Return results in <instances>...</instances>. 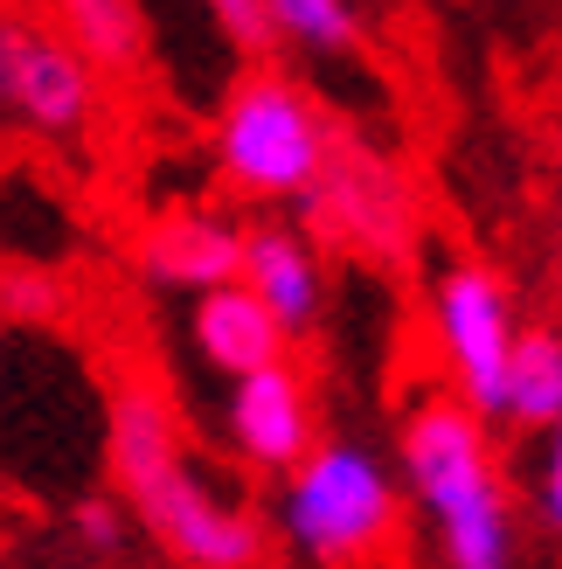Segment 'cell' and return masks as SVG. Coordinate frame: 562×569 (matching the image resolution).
<instances>
[{"label":"cell","instance_id":"cell-2","mask_svg":"<svg viewBox=\"0 0 562 569\" xmlns=\"http://www.w3.org/2000/svg\"><path fill=\"white\" fill-rule=\"evenodd\" d=\"M278 535L313 569H361L397 535V479L369 445H313L285 472Z\"/></svg>","mask_w":562,"mask_h":569},{"label":"cell","instance_id":"cell-14","mask_svg":"<svg viewBox=\"0 0 562 569\" xmlns=\"http://www.w3.org/2000/svg\"><path fill=\"white\" fill-rule=\"evenodd\" d=\"M56 21H63V36L91 56L98 70H132L139 42H147L132 0H56Z\"/></svg>","mask_w":562,"mask_h":569},{"label":"cell","instance_id":"cell-13","mask_svg":"<svg viewBox=\"0 0 562 569\" xmlns=\"http://www.w3.org/2000/svg\"><path fill=\"white\" fill-rule=\"evenodd\" d=\"M508 417L514 423H562V333L555 327H521L514 368H508Z\"/></svg>","mask_w":562,"mask_h":569},{"label":"cell","instance_id":"cell-6","mask_svg":"<svg viewBox=\"0 0 562 569\" xmlns=\"http://www.w3.org/2000/svg\"><path fill=\"white\" fill-rule=\"evenodd\" d=\"M91 56L36 21H0V104L42 139H77L98 111Z\"/></svg>","mask_w":562,"mask_h":569},{"label":"cell","instance_id":"cell-11","mask_svg":"<svg viewBox=\"0 0 562 569\" xmlns=\"http://www.w3.org/2000/svg\"><path fill=\"white\" fill-rule=\"evenodd\" d=\"M188 451H181V431H174V410H167L147 382H126L104 410V466L119 479V493L139 507Z\"/></svg>","mask_w":562,"mask_h":569},{"label":"cell","instance_id":"cell-15","mask_svg":"<svg viewBox=\"0 0 562 569\" xmlns=\"http://www.w3.org/2000/svg\"><path fill=\"white\" fill-rule=\"evenodd\" d=\"M271 21L278 36H292L299 49H320V56H348L361 42V21L348 0H271Z\"/></svg>","mask_w":562,"mask_h":569},{"label":"cell","instance_id":"cell-5","mask_svg":"<svg viewBox=\"0 0 562 569\" xmlns=\"http://www.w3.org/2000/svg\"><path fill=\"white\" fill-rule=\"evenodd\" d=\"M139 528L181 569H258L264 562V521L243 500L215 493L188 459L139 500Z\"/></svg>","mask_w":562,"mask_h":569},{"label":"cell","instance_id":"cell-12","mask_svg":"<svg viewBox=\"0 0 562 569\" xmlns=\"http://www.w3.org/2000/svg\"><path fill=\"white\" fill-rule=\"evenodd\" d=\"M243 284L285 320V333H305L320 320V299H327L313 243L299 230H285V222H264V230L243 237Z\"/></svg>","mask_w":562,"mask_h":569},{"label":"cell","instance_id":"cell-16","mask_svg":"<svg viewBox=\"0 0 562 569\" xmlns=\"http://www.w3.org/2000/svg\"><path fill=\"white\" fill-rule=\"evenodd\" d=\"M132 521H139V507L119 493H91V500H77V515H70V528H77V542L91 549V556H119L126 549V535H132Z\"/></svg>","mask_w":562,"mask_h":569},{"label":"cell","instance_id":"cell-17","mask_svg":"<svg viewBox=\"0 0 562 569\" xmlns=\"http://www.w3.org/2000/svg\"><path fill=\"white\" fill-rule=\"evenodd\" d=\"M56 278L42 271V264H8L0 271V312H8L14 327H42V320H56Z\"/></svg>","mask_w":562,"mask_h":569},{"label":"cell","instance_id":"cell-9","mask_svg":"<svg viewBox=\"0 0 562 569\" xmlns=\"http://www.w3.org/2000/svg\"><path fill=\"white\" fill-rule=\"evenodd\" d=\"M243 237L250 230H237V222H222L209 209L160 216L139 237V271L153 284H174V292H209V284L243 278Z\"/></svg>","mask_w":562,"mask_h":569},{"label":"cell","instance_id":"cell-7","mask_svg":"<svg viewBox=\"0 0 562 569\" xmlns=\"http://www.w3.org/2000/svg\"><path fill=\"white\" fill-rule=\"evenodd\" d=\"M305 216H313V230L333 237V243H348V250H403L410 237V194L403 181L389 174V167L375 153H348V147H333L327 160V174L299 194Z\"/></svg>","mask_w":562,"mask_h":569},{"label":"cell","instance_id":"cell-1","mask_svg":"<svg viewBox=\"0 0 562 569\" xmlns=\"http://www.w3.org/2000/svg\"><path fill=\"white\" fill-rule=\"evenodd\" d=\"M403 466L410 487L438 521L444 569H514V515L508 487L493 472L486 417L465 396H431L403 423Z\"/></svg>","mask_w":562,"mask_h":569},{"label":"cell","instance_id":"cell-18","mask_svg":"<svg viewBox=\"0 0 562 569\" xmlns=\"http://www.w3.org/2000/svg\"><path fill=\"white\" fill-rule=\"evenodd\" d=\"M209 14L222 21V36L237 49H271V36H278L271 0H209Z\"/></svg>","mask_w":562,"mask_h":569},{"label":"cell","instance_id":"cell-8","mask_svg":"<svg viewBox=\"0 0 562 569\" xmlns=\"http://www.w3.org/2000/svg\"><path fill=\"white\" fill-rule=\"evenodd\" d=\"M230 445L258 472H292L313 451V389L292 361H264L230 382Z\"/></svg>","mask_w":562,"mask_h":569},{"label":"cell","instance_id":"cell-10","mask_svg":"<svg viewBox=\"0 0 562 569\" xmlns=\"http://www.w3.org/2000/svg\"><path fill=\"white\" fill-rule=\"evenodd\" d=\"M285 340H292L285 320H278L243 278L194 292V355L209 368H222L230 382L250 376V368H264V361H285Z\"/></svg>","mask_w":562,"mask_h":569},{"label":"cell","instance_id":"cell-4","mask_svg":"<svg viewBox=\"0 0 562 569\" xmlns=\"http://www.w3.org/2000/svg\"><path fill=\"white\" fill-rule=\"evenodd\" d=\"M438 340L459 376V396L480 417H508V368H514V299L486 264H452L438 278Z\"/></svg>","mask_w":562,"mask_h":569},{"label":"cell","instance_id":"cell-19","mask_svg":"<svg viewBox=\"0 0 562 569\" xmlns=\"http://www.w3.org/2000/svg\"><path fill=\"white\" fill-rule=\"evenodd\" d=\"M542 521L562 542V423H549V459H542Z\"/></svg>","mask_w":562,"mask_h":569},{"label":"cell","instance_id":"cell-3","mask_svg":"<svg viewBox=\"0 0 562 569\" xmlns=\"http://www.w3.org/2000/svg\"><path fill=\"white\" fill-rule=\"evenodd\" d=\"M215 160L230 188L264 194V202H285V194H305L327 160H333V132L313 111V98L285 77H243L230 104H222L215 126Z\"/></svg>","mask_w":562,"mask_h":569}]
</instances>
